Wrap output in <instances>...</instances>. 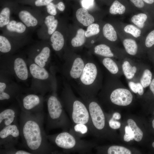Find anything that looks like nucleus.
<instances>
[{
	"instance_id": "obj_12",
	"label": "nucleus",
	"mask_w": 154,
	"mask_h": 154,
	"mask_svg": "<svg viewBox=\"0 0 154 154\" xmlns=\"http://www.w3.org/2000/svg\"><path fill=\"white\" fill-rule=\"evenodd\" d=\"M29 35L22 38H15L4 35H0V52L2 55L13 53L28 43Z\"/></svg>"
},
{
	"instance_id": "obj_1",
	"label": "nucleus",
	"mask_w": 154,
	"mask_h": 154,
	"mask_svg": "<svg viewBox=\"0 0 154 154\" xmlns=\"http://www.w3.org/2000/svg\"><path fill=\"white\" fill-rule=\"evenodd\" d=\"M44 112L36 114L21 112L20 136L23 147L32 154L59 153L48 139L44 129Z\"/></svg>"
},
{
	"instance_id": "obj_9",
	"label": "nucleus",
	"mask_w": 154,
	"mask_h": 154,
	"mask_svg": "<svg viewBox=\"0 0 154 154\" xmlns=\"http://www.w3.org/2000/svg\"><path fill=\"white\" fill-rule=\"evenodd\" d=\"M41 94L22 93L16 98L21 111L32 114H36L43 111L44 98Z\"/></svg>"
},
{
	"instance_id": "obj_27",
	"label": "nucleus",
	"mask_w": 154,
	"mask_h": 154,
	"mask_svg": "<svg viewBox=\"0 0 154 154\" xmlns=\"http://www.w3.org/2000/svg\"><path fill=\"white\" fill-rule=\"evenodd\" d=\"M135 11L130 5L122 2L121 0H114L109 9L110 13L114 15H123L134 13Z\"/></svg>"
},
{
	"instance_id": "obj_40",
	"label": "nucleus",
	"mask_w": 154,
	"mask_h": 154,
	"mask_svg": "<svg viewBox=\"0 0 154 154\" xmlns=\"http://www.w3.org/2000/svg\"><path fill=\"white\" fill-rule=\"evenodd\" d=\"M46 13L49 15L54 16L57 14L55 4L52 2L46 6Z\"/></svg>"
},
{
	"instance_id": "obj_17",
	"label": "nucleus",
	"mask_w": 154,
	"mask_h": 154,
	"mask_svg": "<svg viewBox=\"0 0 154 154\" xmlns=\"http://www.w3.org/2000/svg\"><path fill=\"white\" fill-rule=\"evenodd\" d=\"M94 52L99 56L113 58L119 60L129 56L123 49L104 43L95 46Z\"/></svg>"
},
{
	"instance_id": "obj_54",
	"label": "nucleus",
	"mask_w": 154,
	"mask_h": 154,
	"mask_svg": "<svg viewBox=\"0 0 154 154\" xmlns=\"http://www.w3.org/2000/svg\"><path fill=\"white\" fill-rule=\"evenodd\" d=\"M153 13H154V10H153Z\"/></svg>"
},
{
	"instance_id": "obj_38",
	"label": "nucleus",
	"mask_w": 154,
	"mask_h": 154,
	"mask_svg": "<svg viewBox=\"0 0 154 154\" xmlns=\"http://www.w3.org/2000/svg\"><path fill=\"white\" fill-rule=\"evenodd\" d=\"M0 154H31L28 151L18 149L14 147L8 149H0Z\"/></svg>"
},
{
	"instance_id": "obj_52",
	"label": "nucleus",
	"mask_w": 154,
	"mask_h": 154,
	"mask_svg": "<svg viewBox=\"0 0 154 154\" xmlns=\"http://www.w3.org/2000/svg\"><path fill=\"white\" fill-rule=\"evenodd\" d=\"M152 145L153 147L154 148V142L153 143Z\"/></svg>"
},
{
	"instance_id": "obj_33",
	"label": "nucleus",
	"mask_w": 154,
	"mask_h": 154,
	"mask_svg": "<svg viewBox=\"0 0 154 154\" xmlns=\"http://www.w3.org/2000/svg\"><path fill=\"white\" fill-rule=\"evenodd\" d=\"M76 17L78 21L85 26H88L94 21V17L84 8H80L77 10Z\"/></svg>"
},
{
	"instance_id": "obj_49",
	"label": "nucleus",
	"mask_w": 154,
	"mask_h": 154,
	"mask_svg": "<svg viewBox=\"0 0 154 154\" xmlns=\"http://www.w3.org/2000/svg\"><path fill=\"white\" fill-rule=\"evenodd\" d=\"M143 0L151 8L153 12L154 8V0Z\"/></svg>"
},
{
	"instance_id": "obj_13",
	"label": "nucleus",
	"mask_w": 154,
	"mask_h": 154,
	"mask_svg": "<svg viewBox=\"0 0 154 154\" xmlns=\"http://www.w3.org/2000/svg\"><path fill=\"white\" fill-rule=\"evenodd\" d=\"M63 72L70 80L77 81L80 76L85 65V60L81 57L67 58L64 60Z\"/></svg>"
},
{
	"instance_id": "obj_51",
	"label": "nucleus",
	"mask_w": 154,
	"mask_h": 154,
	"mask_svg": "<svg viewBox=\"0 0 154 154\" xmlns=\"http://www.w3.org/2000/svg\"><path fill=\"white\" fill-rule=\"evenodd\" d=\"M152 126H153V127L154 129V119L152 121Z\"/></svg>"
},
{
	"instance_id": "obj_3",
	"label": "nucleus",
	"mask_w": 154,
	"mask_h": 154,
	"mask_svg": "<svg viewBox=\"0 0 154 154\" xmlns=\"http://www.w3.org/2000/svg\"><path fill=\"white\" fill-rule=\"evenodd\" d=\"M103 82V74L98 64L94 60H85L84 69L77 81L75 89L81 98L96 97Z\"/></svg>"
},
{
	"instance_id": "obj_55",
	"label": "nucleus",
	"mask_w": 154,
	"mask_h": 154,
	"mask_svg": "<svg viewBox=\"0 0 154 154\" xmlns=\"http://www.w3.org/2000/svg\"><path fill=\"white\" fill-rule=\"evenodd\" d=\"M92 0L94 1V0Z\"/></svg>"
},
{
	"instance_id": "obj_48",
	"label": "nucleus",
	"mask_w": 154,
	"mask_h": 154,
	"mask_svg": "<svg viewBox=\"0 0 154 154\" xmlns=\"http://www.w3.org/2000/svg\"><path fill=\"white\" fill-rule=\"evenodd\" d=\"M56 8L60 11H63L65 8V5L63 2L60 1L55 5Z\"/></svg>"
},
{
	"instance_id": "obj_29",
	"label": "nucleus",
	"mask_w": 154,
	"mask_h": 154,
	"mask_svg": "<svg viewBox=\"0 0 154 154\" xmlns=\"http://www.w3.org/2000/svg\"><path fill=\"white\" fill-rule=\"evenodd\" d=\"M139 42L142 53L144 55L146 54L148 50L154 45V27L144 35Z\"/></svg>"
},
{
	"instance_id": "obj_31",
	"label": "nucleus",
	"mask_w": 154,
	"mask_h": 154,
	"mask_svg": "<svg viewBox=\"0 0 154 154\" xmlns=\"http://www.w3.org/2000/svg\"><path fill=\"white\" fill-rule=\"evenodd\" d=\"M49 38L50 44L54 50L59 52L63 49L65 40L63 35L60 31L56 29Z\"/></svg>"
},
{
	"instance_id": "obj_28",
	"label": "nucleus",
	"mask_w": 154,
	"mask_h": 154,
	"mask_svg": "<svg viewBox=\"0 0 154 154\" xmlns=\"http://www.w3.org/2000/svg\"><path fill=\"white\" fill-rule=\"evenodd\" d=\"M153 73L149 65L144 62L137 80L138 81L144 88L148 87L153 78Z\"/></svg>"
},
{
	"instance_id": "obj_22",
	"label": "nucleus",
	"mask_w": 154,
	"mask_h": 154,
	"mask_svg": "<svg viewBox=\"0 0 154 154\" xmlns=\"http://www.w3.org/2000/svg\"><path fill=\"white\" fill-rule=\"evenodd\" d=\"M27 62L30 74L35 81L43 83L54 80L52 76L45 68L39 66L29 58Z\"/></svg>"
},
{
	"instance_id": "obj_23",
	"label": "nucleus",
	"mask_w": 154,
	"mask_h": 154,
	"mask_svg": "<svg viewBox=\"0 0 154 154\" xmlns=\"http://www.w3.org/2000/svg\"><path fill=\"white\" fill-rule=\"evenodd\" d=\"M114 26L124 34L139 41L145 35L142 30L134 25L118 21L113 24Z\"/></svg>"
},
{
	"instance_id": "obj_32",
	"label": "nucleus",
	"mask_w": 154,
	"mask_h": 154,
	"mask_svg": "<svg viewBox=\"0 0 154 154\" xmlns=\"http://www.w3.org/2000/svg\"><path fill=\"white\" fill-rule=\"evenodd\" d=\"M17 9L16 7H11L5 6L2 7L0 11V29L4 27L10 22L11 15L15 13Z\"/></svg>"
},
{
	"instance_id": "obj_39",
	"label": "nucleus",
	"mask_w": 154,
	"mask_h": 154,
	"mask_svg": "<svg viewBox=\"0 0 154 154\" xmlns=\"http://www.w3.org/2000/svg\"><path fill=\"white\" fill-rule=\"evenodd\" d=\"M125 133L123 137L125 141L128 142L134 139V133L131 128L128 125L125 128Z\"/></svg>"
},
{
	"instance_id": "obj_15",
	"label": "nucleus",
	"mask_w": 154,
	"mask_h": 154,
	"mask_svg": "<svg viewBox=\"0 0 154 154\" xmlns=\"http://www.w3.org/2000/svg\"><path fill=\"white\" fill-rule=\"evenodd\" d=\"M119 61L121 63L123 75L127 80H137L144 62L140 59L129 56Z\"/></svg>"
},
{
	"instance_id": "obj_36",
	"label": "nucleus",
	"mask_w": 154,
	"mask_h": 154,
	"mask_svg": "<svg viewBox=\"0 0 154 154\" xmlns=\"http://www.w3.org/2000/svg\"><path fill=\"white\" fill-rule=\"evenodd\" d=\"M108 154H131V151L123 147L112 145L110 146L107 150Z\"/></svg>"
},
{
	"instance_id": "obj_34",
	"label": "nucleus",
	"mask_w": 154,
	"mask_h": 154,
	"mask_svg": "<svg viewBox=\"0 0 154 154\" xmlns=\"http://www.w3.org/2000/svg\"><path fill=\"white\" fill-rule=\"evenodd\" d=\"M85 31L83 29H80L77 31L76 36L71 41V44L74 47H80L83 45L86 41Z\"/></svg>"
},
{
	"instance_id": "obj_41",
	"label": "nucleus",
	"mask_w": 154,
	"mask_h": 154,
	"mask_svg": "<svg viewBox=\"0 0 154 154\" xmlns=\"http://www.w3.org/2000/svg\"><path fill=\"white\" fill-rule=\"evenodd\" d=\"M53 0H35L34 2V6L37 7L46 6Z\"/></svg>"
},
{
	"instance_id": "obj_47",
	"label": "nucleus",
	"mask_w": 154,
	"mask_h": 154,
	"mask_svg": "<svg viewBox=\"0 0 154 154\" xmlns=\"http://www.w3.org/2000/svg\"><path fill=\"white\" fill-rule=\"evenodd\" d=\"M148 87L150 91L152 93L154 98V73L151 81Z\"/></svg>"
},
{
	"instance_id": "obj_21",
	"label": "nucleus",
	"mask_w": 154,
	"mask_h": 154,
	"mask_svg": "<svg viewBox=\"0 0 154 154\" xmlns=\"http://www.w3.org/2000/svg\"><path fill=\"white\" fill-rule=\"evenodd\" d=\"M131 23L145 33L154 27V18L150 14L142 12L133 15L130 19Z\"/></svg>"
},
{
	"instance_id": "obj_42",
	"label": "nucleus",
	"mask_w": 154,
	"mask_h": 154,
	"mask_svg": "<svg viewBox=\"0 0 154 154\" xmlns=\"http://www.w3.org/2000/svg\"><path fill=\"white\" fill-rule=\"evenodd\" d=\"M108 123L110 127L113 129H118L121 126V123L119 122L111 117L109 120Z\"/></svg>"
},
{
	"instance_id": "obj_4",
	"label": "nucleus",
	"mask_w": 154,
	"mask_h": 154,
	"mask_svg": "<svg viewBox=\"0 0 154 154\" xmlns=\"http://www.w3.org/2000/svg\"><path fill=\"white\" fill-rule=\"evenodd\" d=\"M101 90L100 97L111 104L125 106L130 104L133 100L130 90L124 86L119 78L115 76L106 78Z\"/></svg>"
},
{
	"instance_id": "obj_56",
	"label": "nucleus",
	"mask_w": 154,
	"mask_h": 154,
	"mask_svg": "<svg viewBox=\"0 0 154 154\" xmlns=\"http://www.w3.org/2000/svg\"></svg>"
},
{
	"instance_id": "obj_10",
	"label": "nucleus",
	"mask_w": 154,
	"mask_h": 154,
	"mask_svg": "<svg viewBox=\"0 0 154 154\" xmlns=\"http://www.w3.org/2000/svg\"><path fill=\"white\" fill-rule=\"evenodd\" d=\"M14 14L28 28L33 31L43 23L44 14L37 9L18 8Z\"/></svg>"
},
{
	"instance_id": "obj_44",
	"label": "nucleus",
	"mask_w": 154,
	"mask_h": 154,
	"mask_svg": "<svg viewBox=\"0 0 154 154\" xmlns=\"http://www.w3.org/2000/svg\"><path fill=\"white\" fill-rule=\"evenodd\" d=\"M94 1L92 0H82L81 4L83 8L88 9L92 7L94 4Z\"/></svg>"
},
{
	"instance_id": "obj_24",
	"label": "nucleus",
	"mask_w": 154,
	"mask_h": 154,
	"mask_svg": "<svg viewBox=\"0 0 154 154\" xmlns=\"http://www.w3.org/2000/svg\"><path fill=\"white\" fill-rule=\"evenodd\" d=\"M100 61L111 74L119 78L123 75L120 61L115 58L100 56Z\"/></svg>"
},
{
	"instance_id": "obj_5",
	"label": "nucleus",
	"mask_w": 154,
	"mask_h": 154,
	"mask_svg": "<svg viewBox=\"0 0 154 154\" xmlns=\"http://www.w3.org/2000/svg\"><path fill=\"white\" fill-rule=\"evenodd\" d=\"M47 114L46 129L47 130L60 128L62 131H68L72 123L65 111L56 91H52L46 100Z\"/></svg>"
},
{
	"instance_id": "obj_14",
	"label": "nucleus",
	"mask_w": 154,
	"mask_h": 154,
	"mask_svg": "<svg viewBox=\"0 0 154 154\" xmlns=\"http://www.w3.org/2000/svg\"><path fill=\"white\" fill-rule=\"evenodd\" d=\"M20 136L19 126L15 123L6 126L0 131V145L3 149L15 147Z\"/></svg>"
},
{
	"instance_id": "obj_2",
	"label": "nucleus",
	"mask_w": 154,
	"mask_h": 154,
	"mask_svg": "<svg viewBox=\"0 0 154 154\" xmlns=\"http://www.w3.org/2000/svg\"><path fill=\"white\" fill-rule=\"evenodd\" d=\"M72 124L82 123L87 125L94 136V131L87 107L81 98L76 96L69 85L65 84L60 98Z\"/></svg>"
},
{
	"instance_id": "obj_6",
	"label": "nucleus",
	"mask_w": 154,
	"mask_h": 154,
	"mask_svg": "<svg viewBox=\"0 0 154 154\" xmlns=\"http://www.w3.org/2000/svg\"><path fill=\"white\" fill-rule=\"evenodd\" d=\"M50 142L62 149L64 153H90L95 147L93 141L85 140L75 137L68 131L52 135H47Z\"/></svg>"
},
{
	"instance_id": "obj_7",
	"label": "nucleus",
	"mask_w": 154,
	"mask_h": 154,
	"mask_svg": "<svg viewBox=\"0 0 154 154\" xmlns=\"http://www.w3.org/2000/svg\"><path fill=\"white\" fill-rule=\"evenodd\" d=\"M26 60L21 55H3L1 58V72L7 75H12L20 81H25L28 78L30 74Z\"/></svg>"
},
{
	"instance_id": "obj_30",
	"label": "nucleus",
	"mask_w": 154,
	"mask_h": 154,
	"mask_svg": "<svg viewBox=\"0 0 154 154\" xmlns=\"http://www.w3.org/2000/svg\"><path fill=\"white\" fill-rule=\"evenodd\" d=\"M68 131L74 136L80 138L85 137L89 134L91 135L88 126L82 123L72 124Z\"/></svg>"
},
{
	"instance_id": "obj_25",
	"label": "nucleus",
	"mask_w": 154,
	"mask_h": 154,
	"mask_svg": "<svg viewBox=\"0 0 154 154\" xmlns=\"http://www.w3.org/2000/svg\"><path fill=\"white\" fill-rule=\"evenodd\" d=\"M17 110L9 107L3 110L0 112V130L10 125L17 123Z\"/></svg>"
},
{
	"instance_id": "obj_26",
	"label": "nucleus",
	"mask_w": 154,
	"mask_h": 154,
	"mask_svg": "<svg viewBox=\"0 0 154 154\" xmlns=\"http://www.w3.org/2000/svg\"><path fill=\"white\" fill-rule=\"evenodd\" d=\"M102 35L104 38L109 44L116 46L120 41L117 31L113 24L107 23L102 28Z\"/></svg>"
},
{
	"instance_id": "obj_53",
	"label": "nucleus",
	"mask_w": 154,
	"mask_h": 154,
	"mask_svg": "<svg viewBox=\"0 0 154 154\" xmlns=\"http://www.w3.org/2000/svg\"><path fill=\"white\" fill-rule=\"evenodd\" d=\"M91 43H93L94 42V41L93 40H92L91 42Z\"/></svg>"
},
{
	"instance_id": "obj_45",
	"label": "nucleus",
	"mask_w": 154,
	"mask_h": 154,
	"mask_svg": "<svg viewBox=\"0 0 154 154\" xmlns=\"http://www.w3.org/2000/svg\"><path fill=\"white\" fill-rule=\"evenodd\" d=\"M130 89L133 92L137 94L136 81L134 80H127Z\"/></svg>"
},
{
	"instance_id": "obj_46",
	"label": "nucleus",
	"mask_w": 154,
	"mask_h": 154,
	"mask_svg": "<svg viewBox=\"0 0 154 154\" xmlns=\"http://www.w3.org/2000/svg\"><path fill=\"white\" fill-rule=\"evenodd\" d=\"M136 81V80H135ZM137 93L140 96H142L144 92V88L138 81H136Z\"/></svg>"
},
{
	"instance_id": "obj_8",
	"label": "nucleus",
	"mask_w": 154,
	"mask_h": 154,
	"mask_svg": "<svg viewBox=\"0 0 154 154\" xmlns=\"http://www.w3.org/2000/svg\"><path fill=\"white\" fill-rule=\"evenodd\" d=\"M81 98L88 108L94 129V136H98L105 128L106 120L104 112L96 97Z\"/></svg>"
},
{
	"instance_id": "obj_43",
	"label": "nucleus",
	"mask_w": 154,
	"mask_h": 154,
	"mask_svg": "<svg viewBox=\"0 0 154 154\" xmlns=\"http://www.w3.org/2000/svg\"><path fill=\"white\" fill-rule=\"evenodd\" d=\"M146 54L154 68V45L148 50Z\"/></svg>"
},
{
	"instance_id": "obj_35",
	"label": "nucleus",
	"mask_w": 154,
	"mask_h": 154,
	"mask_svg": "<svg viewBox=\"0 0 154 154\" xmlns=\"http://www.w3.org/2000/svg\"><path fill=\"white\" fill-rule=\"evenodd\" d=\"M128 125L131 128L133 131L134 137V139L137 141H140L143 137V133L141 130L137 125L135 122L132 119L127 120Z\"/></svg>"
},
{
	"instance_id": "obj_11",
	"label": "nucleus",
	"mask_w": 154,
	"mask_h": 154,
	"mask_svg": "<svg viewBox=\"0 0 154 154\" xmlns=\"http://www.w3.org/2000/svg\"><path fill=\"white\" fill-rule=\"evenodd\" d=\"M51 50L46 40H42L32 46L28 52L29 58L39 66L44 67L49 62Z\"/></svg>"
},
{
	"instance_id": "obj_19",
	"label": "nucleus",
	"mask_w": 154,
	"mask_h": 154,
	"mask_svg": "<svg viewBox=\"0 0 154 154\" xmlns=\"http://www.w3.org/2000/svg\"><path fill=\"white\" fill-rule=\"evenodd\" d=\"M2 34L15 38H22L29 35V31L21 21L11 19L4 27L0 29Z\"/></svg>"
},
{
	"instance_id": "obj_18",
	"label": "nucleus",
	"mask_w": 154,
	"mask_h": 154,
	"mask_svg": "<svg viewBox=\"0 0 154 154\" xmlns=\"http://www.w3.org/2000/svg\"><path fill=\"white\" fill-rule=\"evenodd\" d=\"M21 88L17 84L10 83L7 79L1 77L0 100L1 102H7L13 100L22 92Z\"/></svg>"
},
{
	"instance_id": "obj_20",
	"label": "nucleus",
	"mask_w": 154,
	"mask_h": 154,
	"mask_svg": "<svg viewBox=\"0 0 154 154\" xmlns=\"http://www.w3.org/2000/svg\"><path fill=\"white\" fill-rule=\"evenodd\" d=\"M58 25V21L54 16L44 14L43 22L37 30L38 38L46 40L56 30Z\"/></svg>"
},
{
	"instance_id": "obj_50",
	"label": "nucleus",
	"mask_w": 154,
	"mask_h": 154,
	"mask_svg": "<svg viewBox=\"0 0 154 154\" xmlns=\"http://www.w3.org/2000/svg\"><path fill=\"white\" fill-rule=\"evenodd\" d=\"M111 118L115 120H118L121 118V116L119 113L116 112L113 114Z\"/></svg>"
},
{
	"instance_id": "obj_16",
	"label": "nucleus",
	"mask_w": 154,
	"mask_h": 154,
	"mask_svg": "<svg viewBox=\"0 0 154 154\" xmlns=\"http://www.w3.org/2000/svg\"><path fill=\"white\" fill-rule=\"evenodd\" d=\"M115 27L120 41L123 46V49L127 54L131 57L139 59L141 60L143 58L145 55L141 51L138 41L124 34Z\"/></svg>"
},
{
	"instance_id": "obj_37",
	"label": "nucleus",
	"mask_w": 154,
	"mask_h": 154,
	"mask_svg": "<svg viewBox=\"0 0 154 154\" xmlns=\"http://www.w3.org/2000/svg\"><path fill=\"white\" fill-rule=\"evenodd\" d=\"M100 32L99 25L97 23H92L88 26L85 31V35L86 37H90L99 34Z\"/></svg>"
}]
</instances>
